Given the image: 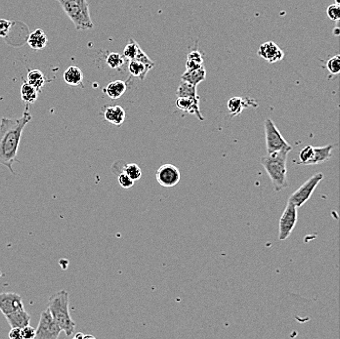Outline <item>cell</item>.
I'll list each match as a JSON object with an SVG mask.
<instances>
[{
    "label": "cell",
    "instance_id": "cell-1",
    "mask_svg": "<svg viewBox=\"0 0 340 339\" xmlns=\"http://www.w3.org/2000/svg\"><path fill=\"white\" fill-rule=\"evenodd\" d=\"M32 119L31 113L26 110L20 118H2L0 121V164L7 167L13 174V163L19 162L17 154L21 138Z\"/></svg>",
    "mask_w": 340,
    "mask_h": 339
},
{
    "label": "cell",
    "instance_id": "cell-2",
    "mask_svg": "<svg viewBox=\"0 0 340 339\" xmlns=\"http://www.w3.org/2000/svg\"><path fill=\"white\" fill-rule=\"evenodd\" d=\"M291 150L277 151L261 159V163L269 175L275 191L280 192L288 187L287 181V157Z\"/></svg>",
    "mask_w": 340,
    "mask_h": 339
},
{
    "label": "cell",
    "instance_id": "cell-3",
    "mask_svg": "<svg viewBox=\"0 0 340 339\" xmlns=\"http://www.w3.org/2000/svg\"><path fill=\"white\" fill-rule=\"evenodd\" d=\"M48 310L62 331L68 336L75 332L76 322L70 313V295L67 290H60L50 296Z\"/></svg>",
    "mask_w": 340,
    "mask_h": 339
},
{
    "label": "cell",
    "instance_id": "cell-4",
    "mask_svg": "<svg viewBox=\"0 0 340 339\" xmlns=\"http://www.w3.org/2000/svg\"><path fill=\"white\" fill-rule=\"evenodd\" d=\"M78 31L93 29L87 0H56Z\"/></svg>",
    "mask_w": 340,
    "mask_h": 339
},
{
    "label": "cell",
    "instance_id": "cell-5",
    "mask_svg": "<svg viewBox=\"0 0 340 339\" xmlns=\"http://www.w3.org/2000/svg\"><path fill=\"white\" fill-rule=\"evenodd\" d=\"M323 179V174L319 172L314 174L309 180H307L300 188H298L293 194L290 195L288 203L292 204L296 208L302 207L311 198L315 189Z\"/></svg>",
    "mask_w": 340,
    "mask_h": 339
},
{
    "label": "cell",
    "instance_id": "cell-6",
    "mask_svg": "<svg viewBox=\"0 0 340 339\" xmlns=\"http://www.w3.org/2000/svg\"><path fill=\"white\" fill-rule=\"evenodd\" d=\"M265 127V139H266V149L267 153L271 154L277 151L289 149L292 150V147L285 141L281 133L279 131L278 127L275 125L271 119H266L264 122Z\"/></svg>",
    "mask_w": 340,
    "mask_h": 339
},
{
    "label": "cell",
    "instance_id": "cell-7",
    "mask_svg": "<svg viewBox=\"0 0 340 339\" xmlns=\"http://www.w3.org/2000/svg\"><path fill=\"white\" fill-rule=\"evenodd\" d=\"M62 329L57 324L49 310L46 309L41 313L39 325L36 329L37 339H56Z\"/></svg>",
    "mask_w": 340,
    "mask_h": 339
},
{
    "label": "cell",
    "instance_id": "cell-8",
    "mask_svg": "<svg viewBox=\"0 0 340 339\" xmlns=\"http://www.w3.org/2000/svg\"><path fill=\"white\" fill-rule=\"evenodd\" d=\"M297 222V208L287 202L279 222V239L285 240L291 235Z\"/></svg>",
    "mask_w": 340,
    "mask_h": 339
},
{
    "label": "cell",
    "instance_id": "cell-9",
    "mask_svg": "<svg viewBox=\"0 0 340 339\" xmlns=\"http://www.w3.org/2000/svg\"><path fill=\"white\" fill-rule=\"evenodd\" d=\"M181 178L180 170L173 164L166 163L161 165L156 173L158 183L164 188H172L176 186Z\"/></svg>",
    "mask_w": 340,
    "mask_h": 339
},
{
    "label": "cell",
    "instance_id": "cell-10",
    "mask_svg": "<svg viewBox=\"0 0 340 339\" xmlns=\"http://www.w3.org/2000/svg\"><path fill=\"white\" fill-rule=\"evenodd\" d=\"M20 308H24L22 296L16 292H1L0 293V311L7 315Z\"/></svg>",
    "mask_w": 340,
    "mask_h": 339
},
{
    "label": "cell",
    "instance_id": "cell-11",
    "mask_svg": "<svg viewBox=\"0 0 340 339\" xmlns=\"http://www.w3.org/2000/svg\"><path fill=\"white\" fill-rule=\"evenodd\" d=\"M123 57L127 60H137L140 61L152 68L155 67V63L150 59V57L144 52V50L139 46V44L133 40L130 39L129 42L123 50Z\"/></svg>",
    "mask_w": 340,
    "mask_h": 339
},
{
    "label": "cell",
    "instance_id": "cell-12",
    "mask_svg": "<svg viewBox=\"0 0 340 339\" xmlns=\"http://www.w3.org/2000/svg\"><path fill=\"white\" fill-rule=\"evenodd\" d=\"M258 56L269 64H275L284 58V52L275 42L267 41L259 47Z\"/></svg>",
    "mask_w": 340,
    "mask_h": 339
},
{
    "label": "cell",
    "instance_id": "cell-13",
    "mask_svg": "<svg viewBox=\"0 0 340 339\" xmlns=\"http://www.w3.org/2000/svg\"><path fill=\"white\" fill-rule=\"evenodd\" d=\"M200 96L197 97H177L175 106L177 109L191 115H195L200 120H204L200 111Z\"/></svg>",
    "mask_w": 340,
    "mask_h": 339
},
{
    "label": "cell",
    "instance_id": "cell-14",
    "mask_svg": "<svg viewBox=\"0 0 340 339\" xmlns=\"http://www.w3.org/2000/svg\"><path fill=\"white\" fill-rule=\"evenodd\" d=\"M5 318L11 327H17L21 329L29 325L31 322V315L25 310V307L5 315Z\"/></svg>",
    "mask_w": 340,
    "mask_h": 339
},
{
    "label": "cell",
    "instance_id": "cell-15",
    "mask_svg": "<svg viewBox=\"0 0 340 339\" xmlns=\"http://www.w3.org/2000/svg\"><path fill=\"white\" fill-rule=\"evenodd\" d=\"M105 120L115 126H121L125 120V110L120 106H110L104 111Z\"/></svg>",
    "mask_w": 340,
    "mask_h": 339
},
{
    "label": "cell",
    "instance_id": "cell-16",
    "mask_svg": "<svg viewBox=\"0 0 340 339\" xmlns=\"http://www.w3.org/2000/svg\"><path fill=\"white\" fill-rule=\"evenodd\" d=\"M332 145H327L324 147H314L313 156L306 165H316L327 161L332 156Z\"/></svg>",
    "mask_w": 340,
    "mask_h": 339
},
{
    "label": "cell",
    "instance_id": "cell-17",
    "mask_svg": "<svg viewBox=\"0 0 340 339\" xmlns=\"http://www.w3.org/2000/svg\"><path fill=\"white\" fill-rule=\"evenodd\" d=\"M48 43V38L46 34L41 30L38 29L34 31L28 39V44L29 46L34 50H42L46 47Z\"/></svg>",
    "mask_w": 340,
    "mask_h": 339
},
{
    "label": "cell",
    "instance_id": "cell-18",
    "mask_svg": "<svg viewBox=\"0 0 340 339\" xmlns=\"http://www.w3.org/2000/svg\"><path fill=\"white\" fill-rule=\"evenodd\" d=\"M64 80L69 85L83 86V73L79 67H69L64 73Z\"/></svg>",
    "mask_w": 340,
    "mask_h": 339
},
{
    "label": "cell",
    "instance_id": "cell-19",
    "mask_svg": "<svg viewBox=\"0 0 340 339\" xmlns=\"http://www.w3.org/2000/svg\"><path fill=\"white\" fill-rule=\"evenodd\" d=\"M205 79H206V71L203 68V66L194 71H186L181 77L182 81H185L195 86H198L200 83L205 80Z\"/></svg>",
    "mask_w": 340,
    "mask_h": 339
},
{
    "label": "cell",
    "instance_id": "cell-20",
    "mask_svg": "<svg viewBox=\"0 0 340 339\" xmlns=\"http://www.w3.org/2000/svg\"><path fill=\"white\" fill-rule=\"evenodd\" d=\"M127 90V84L122 80H115L109 83L104 88V93L108 95L112 100H116L123 96Z\"/></svg>",
    "mask_w": 340,
    "mask_h": 339
},
{
    "label": "cell",
    "instance_id": "cell-21",
    "mask_svg": "<svg viewBox=\"0 0 340 339\" xmlns=\"http://www.w3.org/2000/svg\"><path fill=\"white\" fill-rule=\"evenodd\" d=\"M153 68L151 66H148L140 61L137 60H130L128 64V71L131 76L140 79L141 80H145L148 73Z\"/></svg>",
    "mask_w": 340,
    "mask_h": 339
},
{
    "label": "cell",
    "instance_id": "cell-22",
    "mask_svg": "<svg viewBox=\"0 0 340 339\" xmlns=\"http://www.w3.org/2000/svg\"><path fill=\"white\" fill-rule=\"evenodd\" d=\"M248 100L242 98V97H233L228 101L227 107L229 110V113L233 117L240 116L243 110L248 108Z\"/></svg>",
    "mask_w": 340,
    "mask_h": 339
},
{
    "label": "cell",
    "instance_id": "cell-23",
    "mask_svg": "<svg viewBox=\"0 0 340 339\" xmlns=\"http://www.w3.org/2000/svg\"><path fill=\"white\" fill-rule=\"evenodd\" d=\"M33 87L36 88L38 92H40L46 83V79L44 74L40 70H32L28 74L27 80Z\"/></svg>",
    "mask_w": 340,
    "mask_h": 339
},
{
    "label": "cell",
    "instance_id": "cell-24",
    "mask_svg": "<svg viewBox=\"0 0 340 339\" xmlns=\"http://www.w3.org/2000/svg\"><path fill=\"white\" fill-rule=\"evenodd\" d=\"M38 94L39 92L36 90V88L33 87L28 81L23 83L21 87V97L27 105L34 104L38 99Z\"/></svg>",
    "mask_w": 340,
    "mask_h": 339
},
{
    "label": "cell",
    "instance_id": "cell-25",
    "mask_svg": "<svg viewBox=\"0 0 340 339\" xmlns=\"http://www.w3.org/2000/svg\"><path fill=\"white\" fill-rule=\"evenodd\" d=\"M106 63L113 70H121L125 65V58L120 53L113 52L107 56Z\"/></svg>",
    "mask_w": 340,
    "mask_h": 339
},
{
    "label": "cell",
    "instance_id": "cell-26",
    "mask_svg": "<svg viewBox=\"0 0 340 339\" xmlns=\"http://www.w3.org/2000/svg\"><path fill=\"white\" fill-rule=\"evenodd\" d=\"M176 95L177 97H189V98L199 96L197 92V86L182 80L176 90Z\"/></svg>",
    "mask_w": 340,
    "mask_h": 339
},
{
    "label": "cell",
    "instance_id": "cell-27",
    "mask_svg": "<svg viewBox=\"0 0 340 339\" xmlns=\"http://www.w3.org/2000/svg\"><path fill=\"white\" fill-rule=\"evenodd\" d=\"M122 172H124L125 174H127L134 182L138 181L141 179L142 177V170L139 167L138 164L136 163H129V164H125L123 166Z\"/></svg>",
    "mask_w": 340,
    "mask_h": 339
},
{
    "label": "cell",
    "instance_id": "cell-28",
    "mask_svg": "<svg viewBox=\"0 0 340 339\" xmlns=\"http://www.w3.org/2000/svg\"><path fill=\"white\" fill-rule=\"evenodd\" d=\"M326 69L331 75H338L340 72V55L332 56L326 63Z\"/></svg>",
    "mask_w": 340,
    "mask_h": 339
},
{
    "label": "cell",
    "instance_id": "cell-29",
    "mask_svg": "<svg viewBox=\"0 0 340 339\" xmlns=\"http://www.w3.org/2000/svg\"><path fill=\"white\" fill-rule=\"evenodd\" d=\"M313 148L314 147H312V146H306L304 149H302L299 153L297 163L306 165L307 162L311 160V158L313 156Z\"/></svg>",
    "mask_w": 340,
    "mask_h": 339
},
{
    "label": "cell",
    "instance_id": "cell-30",
    "mask_svg": "<svg viewBox=\"0 0 340 339\" xmlns=\"http://www.w3.org/2000/svg\"><path fill=\"white\" fill-rule=\"evenodd\" d=\"M118 182L120 184V186L123 189H130L134 186L135 182L124 172L119 173L118 175Z\"/></svg>",
    "mask_w": 340,
    "mask_h": 339
},
{
    "label": "cell",
    "instance_id": "cell-31",
    "mask_svg": "<svg viewBox=\"0 0 340 339\" xmlns=\"http://www.w3.org/2000/svg\"><path fill=\"white\" fill-rule=\"evenodd\" d=\"M326 13H327V16L328 18L331 20V21H334V22H338L339 19H340V7L338 4H331L327 7V10H326Z\"/></svg>",
    "mask_w": 340,
    "mask_h": 339
},
{
    "label": "cell",
    "instance_id": "cell-32",
    "mask_svg": "<svg viewBox=\"0 0 340 339\" xmlns=\"http://www.w3.org/2000/svg\"><path fill=\"white\" fill-rule=\"evenodd\" d=\"M12 27V22L6 19H0V38H5L9 34Z\"/></svg>",
    "mask_w": 340,
    "mask_h": 339
},
{
    "label": "cell",
    "instance_id": "cell-33",
    "mask_svg": "<svg viewBox=\"0 0 340 339\" xmlns=\"http://www.w3.org/2000/svg\"><path fill=\"white\" fill-rule=\"evenodd\" d=\"M21 331H22V338L23 339H34L36 337V328H34L30 324L23 327L21 329Z\"/></svg>",
    "mask_w": 340,
    "mask_h": 339
},
{
    "label": "cell",
    "instance_id": "cell-34",
    "mask_svg": "<svg viewBox=\"0 0 340 339\" xmlns=\"http://www.w3.org/2000/svg\"><path fill=\"white\" fill-rule=\"evenodd\" d=\"M188 60L197 62V63L201 64V65H202V63H203V57H202L201 53H200L199 50H192V51L188 54Z\"/></svg>",
    "mask_w": 340,
    "mask_h": 339
},
{
    "label": "cell",
    "instance_id": "cell-35",
    "mask_svg": "<svg viewBox=\"0 0 340 339\" xmlns=\"http://www.w3.org/2000/svg\"><path fill=\"white\" fill-rule=\"evenodd\" d=\"M9 338H10V339H23V338H22V331H21V328L11 327V330H10V332H9Z\"/></svg>",
    "mask_w": 340,
    "mask_h": 339
},
{
    "label": "cell",
    "instance_id": "cell-36",
    "mask_svg": "<svg viewBox=\"0 0 340 339\" xmlns=\"http://www.w3.org/2000/svg\"><path fill=\"white\" fill-rule=\"evenodd\" d=\"M200 67H202L201 64H199V63L194 62V61H191V60H187V63H186V71H194V70L200 69Z\"/></svg>",
    "mask_w": 340,
    "mask_h": 339
},
{
    "label": "cell",
    "instance_id": "cell-37",
    "mask_svg": "<svg viewBox=\"0 0 340 339\" xmlns=\"http://www.w3.org/2000/svg\"><path fill=\"white\" fill-rule=\"evenodd\" d=\"M83 336H84V334L82 333V332H78L77 334H75V338L76 339H79V338H83Z\"/></svg>",
    "mask_w": 340,
    "mask_h": 339
},
{
    "label": "cell",
    "instance_id": "cell-38",
    "mask_svg": "<svg viewBox=\"0 0 340 339\" xmlns=\"http://www.w3.org/2000/svg\"><path fill=\"white\" fill-rule=\"evenodd\" d=\"M86 338H92V339H94V338H95V336L90 335V334H88V335H84V336H83V339H86Z\"/></svg>",
    "mask_w": 340,
    "mask_h": 339
},
{
    "label": "cell",
    "instance_id": "cell-39",
    "mask_svg": "<svg viewBox=\"0 0 340 339\" xmlns=\"http://www.w3.org/2000/svg\"><path fill=\"white\" fill-rule=\"evenodd\" d=\"M334 35L337 37V36H339V29L338 28H335L334 29Z\"/></svg>",
    "mask_w": 340,
    "mask_h": 339
},
{
    "label": "cell",
    "instance_id": "cell-40",
    "mask_svg": "<svg viewBox=\"0 0 340 339\" xmlns=\"http://www.w3.org/2000/svg\"><path fill=\"white\" fill-rule=\"evenodd\" d=\"M334 1H335V4H340V0H334Z\"/></svg>",
    "mask_w": 340,
    "mask_h": 339
}]
</instances>
